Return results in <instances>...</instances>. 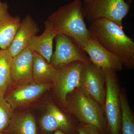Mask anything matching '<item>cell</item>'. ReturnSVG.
<instances>
[{
    "mask_svg": "<svg viewBox=\"0 0 134 134\" xmlns=\"http://www.w3.org/2000/svg\"><path fill=\"white\" fill-rule=\"evenodd\" d=\"M92 0H83L84 3H88L91 2Z\"/></svg>",
    "mask_w": 134,
    "mask_h": 134,
    "instance_id": "cell-23",
    "label": "cell"
},
{
    "mask_svg": "<svg viewBox=\"0 0 134 134\" xmlns=\"http://www.w3.org/2000/svg\"><path fill=\"white\" fill-rule=\"evenodd\" d=\"M54 86L51 82H33L17 85L4 97L13 110L22 108L37 100Z\"/></svg>",
    "mask_w": 134,
    "mask_h": 134,
    "instance_id": "cell-10",
    "label": "cell"
},
{
    "mask_svg": "<svg viewBox=\"0 0 134 134\" xmlns=\"http://www.w3.org/2000/svg\"><path fill=\"white\" fill-rule=\"evenodd\" d=\"M55 48L50 63L57 69L74 62L84 63L91 62L86 53L72 39L64 34H58L55 37Z\"/></svg>",
    "mask_w": 134,
    "mask_h": 134,
    "instance_id": "cell-8",
    "label": "cell"
},
{
    "mask_svg": "<svg viewBox=\"0 0 134 134\" xmlns=\"http://www.w3.org/2000/svg\"><path fill=\"white\" fill-rule=\"evenodd\" d=\"M83 50L88 54L90 61L94 65L115 72L122 70L123 65L120 59L94 38L90 37Z\"/></svg>",
    "mask_w": 134,
    "mask_h": 134,
    "instance_id": "cell-11",
    "label": "cell"
},
{
    "mask_svg": "<svg viewBox=\"0 0 134 134\" xmlns=\"http://www.w3.org/2000/svg\"><path fill=\"white\" fill-rule=\"evenodd\" d=\"M121 107V134H134V117L127 99L123 92L120 94Z\"/></svg>",
    "mask_w": 134,
    "mask_h": 134,
    "instance_id": "cell-19",
    "label": "cell"
},
{
    "mask_svg": "<svg viewBox=\"0 0 134 134\" xmlns=\"http://www.w3.org/2000/svg\"><path fill=\"white\" fill-rule=\"evenodd\" d=\"M52 134H66L61 130H58L54 132Z\"/></svg>",
    "mask_w": 134,
    "mask_h": 134,
    "instance_id": "cell-22",
    "label": "cell"
},
{
    "mask_svg": "<svg viewBox=\"0 0 134 134\" xmlns=\"http://www.w3.org/2000/svg\"><path fill=\"white\" fill-rule=\"evenodd\" d=\"M65 105L67 111L79 123L94 127L103 134H107L104 111L101 106L80 88L70 93Z\"/></svg>",
    "mask_w": 134,
    "mask_h": 134,
    "instance_id": "cell-3",
    "label": "cell"
},
{
    "mask_svg": "<svg viewBox=\"0 0 134 134\" xmlns=\"http://www.w3.org/2000/svg\"><path fill=\"white\" fill-rule=\"evenodd\" d=\"M13 57L7 49H0V96L5 97L7 90L12 83L11 65Z\"/></svg>",
    "mask_w": 134,
    "mask_h": 134,
    "instance_id": "cell-18",
    "label": "cell"
},
{
    "mask_svg": "<svg viewBox=\"0 0 134 134\" xmlns=\"http://www.w3.org/2000/svg\"><path fill=\"white\" fill-rule=\"evenodd\" d=\"M13 110L5 97L0 96V133L7 130L13 115Z\"/></svg>",
    "mask_w": 134,
    "mask_h": 134,
    "instance_id": "cell-20",
    "label": "cell"
},
{
    "mask_svg": "<svg viewBox=\"0 0 134 134\" xmlns=\"http://www.w3.org/2000/svg\"><path fill=\"white\" fill-rule=\"evenodd\" d=\"M85 18L92 23L105 18L122 27V19L129 12L130 5L125 0H92L83 5Z\"/></svg>",
    "mask_w": 134,
    "mask_h": 134,
    "instance_id": "cell-5",
    "label": "cell"
},
{
    "mask_svg": "<svg viewBox=\"0 0 134 134\" xmlns=\"http://www.w3.org/2000/svg\"><path fill=\"white\" fill-rule=\"evenodd\" d=\"M88 30L90 37L116 55L123 66L133 68L134 42L125 34L122 27L108 19L101 18L91 23Z\"/></svg>",
    "mask_w": 134,
    "mask_h": 134,
    "instance_id": "cell-1",
    "label": "cell"
},
{
    "mask_svg": "<svg viewBox=\"0 0 134 134\" xmlns=\"http://www.w3.org/2000/svg\"><path fill=\"white\" fill-rule=\"evenodd\" d=\"M44 25L43 33L40 36L33 37L27 48L38 54L50 63L53 53V41L57 34L48 19L44 22Z\"/></svg>",
    "mask_w": 134,
    "mask_h": 134,
    "instance_id": "cell-15",
    "label": "cell"
},
{
    "mask_svg": "<svg viewBox=\"0 0 134 134\" xmlns=\"http://www.w3.org/2000/svg\"><path fill=\"white\" fill-rule=\"evenodd\" d=\"M105 79L104 113L107 134H121L119 85L115 71L103 69Z\"/></svg>",
    "mask_w": 134,
    "mask_h": 134,
    "instance_id": "cell-4",
    "label": "cell"
},
{
    "mask_svg": "<svg viewBox=\"0 0 134 134\" xmlns=\"http://www.w3.org/2000/svg\"><path fill=\"white\" fill-rule=\"evenodd\" d=\"M79 122L65 114L52 102L48 103L40 118L39 125L45 134H52L61 130L66 134H75Z\"/></svg>",
    "mask_w": 134,
    "mask_h": 134,
    "instance_id": "cell-9",
    "label": "cell"
},
{
    "mask_svg": "<svg viewBox=\"0 0 134 134\" xmlns=\"http://www.w3.org/2000/svg\"><path fill=\"white\" fill-rule=\"evenodd\" d=\"M5 133L7 134H38L36 120L31 113L13 114Z\"/></svg>",
    "mask_w": 134,
    "mask_h": 134,
    "instance_id": "cell-16",
    "label": "cell"
},
{
    "mask_svg": "<svg viewBox=\"0 0 134 134\" xmlns=\"http://www.w3.org/2000/svg\"><path fill=\"white\" fill-rule=\"evenodd\" d=\"M8 3L0 0V49L7 50L13 41L21 21L19 16H12Z\"/></svg>",
    "mask_w": 134,
    "mask_h": 134,
    "instance_id": "cell-14",
    "label": "cell"
},
{
    "mask_svg": "<svg viewBox=\"0 0 134 134\" xmlns=\"http://www.w3.org/2000/svg\"><path fill=\"white\" fill-rule=\"evenodd\" d=\"M32 76L34 82L54 83L57 78L58 70L42 56L33 52Z\"/></svg>",
    "mask_w": 134,
    "mask_h": 134,
    "instance_id": "cell-17",
    "label": "cell"
},
{
    "mask_svg": "<svg viewBox=\"0 0 134 134\" xmlns=\"http://www.w3.org/2000/svg\"><path fill=\"white\" fill-rule=\"evenodd\" d=\"M84 63L76 61L57 68L58 74L54 86L58 98L65 105L69 95L80 88Z\"/></svg>",
    "mask_w": 134,
    "mask_h": 134,
    "instance_id": "cell-6",
    "label": "cell"
},
{
    "mask_svg": "<svg viewBox=\"0 0 134 134\" xmlns=\"http://www.w3.org/2000/svg\"><path fill=\"white\" fill-rule=\"evenodd\" d=\"M80 88L98 103L104 111L105 79L103 69L91 62L84 63Z\"/></svg>",
    "mask_w": 134,
    "mask_h": 134,
    "instance_id": "cell-7",
    "label": "cell"
},
{
    "mask_svg": "<svg viewBox=\"0 0 134 134\" xmlns=\"http://www.w3.org/2000/svg\"><path fill=\"white\" fill-rule=\"evenodd\" d=\"M85 18L81 0H74L60 7L47 19L57 35L69 36L83 49L90 37Z\"/></svg>",
    "mask_w": 134,
    "mask_h": 134,
    "instance_id": "cell-2",
    "label": "cell"
},
{
    "mask_svg": "<svg viewBox=\"0 0 134 134\" xmlns=\"http://www.w3.org/2000/svg\"><path fill=\"white\" fill-rule=\"evenodd\" d=\"M75 134H103L94 127L78 123Z\"/></svg>",
    "mask_w": 134,
    "mask_h": 134,
    "instance_id": "cell-21",
    "label": "cell"
},
{
    "mask_svg": "<svg viewBox=\"0 0 134 134\" xmlns=\"http://www.w3.org/2000/svg\"><path fill=\"white\" fill-rule=\"evenodd\" d=\"M0 134H7V133H5V132H4V133H1Z\"/></svg>",
    "mask_w": 134,
    "mask_h": 134,
    "instance_id": "cell-24",
    "label": "cell"
},
{
    "mask_svg": "<svg viewBox=\"0 0 134 134\" xmlns=\"http://www.w3.org/2000/svg\"><path fill=\"white\" fill-rule=\"evenodd\" d=\"M33 52L27 48L13 57L11 65L12 83L17 85L33 82Z\"/></svg>",
    "mask_w": 134,
    "mask_h": 134,
    "instance_id": "cell-12",
    "label": "cell"
},
{
    "mask_svg": "<svg viewBox=\"0 0 134 134\" xmlns=\"http://www.w3.org/2000/svg\"><path fill=\"white\" fill-rule=\"evenodd\" d=\"M37 23L30 15L21 21L12 43L7 50L12 57L27 48L30 41L39 32Z\"/></svg>",
    "mask_w": 134,
    "mask_h": 134,
    "instance_id": "cell-13",
    "label": "cell"
}]
</instances>
